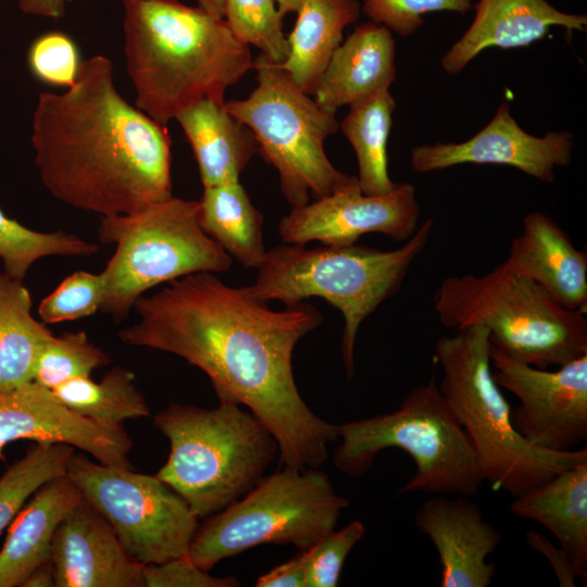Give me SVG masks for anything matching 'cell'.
Returning <instances> with one entry per match:
<instances>
[{"instance_id": "cell-33", "label": "cell", "mask_w": 587, "mask_h": 587, "mask_svg": "<svg viewBox=\"0 0 587 587\" xmlns=\"http://www.w3.org/2000/svg\"><path fill=\"white\" fill-rule=\"evenodd\" d=\"M110 361V357L92 344L85 332L53 336L38 359L33 382L52 390L73 378L90 376Z\"/></svg>"}, {"instance_id": "cell-13", "label": "cell", "mask_w": 587, "mask_h": 587, "mask_svg": "<svg viewBox=\"0 0 587 587\" xmlns=\"http://www.w3.org/2000/svg\"><path fill=\"white\" fill-rule=\"evenodd\" d=\"M495 382L520 403L511 409L516 430L532 445L569 451L587 439V354L555 371L520 362L490 345Z\"/></svg>"}, {"instance_id": "cell-31", "label": "cell", "mask_w": 587, "mask_h": 587, "mask_svg": "<svg viewBox=\"0 0 587 587\" xmlns=\"http://www.w3.org/2000/svg\"><path fill=\"white\" fill-rule=\"evenodd\" d=\"M74 448L64 444L34 445L0 476V534L43 484L66 474Z\"/></svg>"}, {"instance_id": "cell-10", "label": "cell", "mask_w": 587, "mask_h": 587, "mask_svg": "<svg viewBox=\"0 0 587 587\" xmlns=\"http://www.w3.org/2000/svg\"><path fill=\"white\" fill-rule=\"evenodd\" d=\"M348 505L319 467H279L239 500L205 517L187 555L209 572L221 560L263 544L304 551L335 529Z\"/></svg>"}, {"instance_id": "cell-28", "label": "cell", "mask_w": 587, "mask_h": 587, "mask_svg": "<svg viewBox=\"0 0 587 587\" xmlns=\"http://www.w3.org/2000/svg\"><path fill=\"white\" fill-rule=\"evenodd\" d=\"M395 108L389 89L380 90L350 104L349 112L339 124L355 152L357 178L365 195H385L397 186L390 179L387 166V142Z\"/></svg>"}, {"instance_id": "cell-8", "label": "cell", "mask_w": 587, "mask_h": 587, "mask_svg": "<svg viewBox=\"0 0 587 587\" xmlns=\"http://www.w3.org/2000/svg\"><path fill=\"white\" fill-rule=\"evenodd\" d=\"M340 445L334 465L344 474L360 476L385 449L411 455L413 476L398 494L475 496L484 483L473 447L441 395L435 379L412 389L399 408L336 425Z\"/></svg>"}, {"instance_id": "cell-1", "label": "cell", "mask_w": 587, "mask_h": 587, "mask_svg": "<svg viewBox=\"0 0 587 587\" xmlns=\"http://www.w3.org/2000/svg\"><path fill=\"white\" fill-rule=\"evenodd\" d=\"M134 309L138 322L123 328L129 346L168 352L199 367L218 401L250 410L274 435L279 466L320 467L336 425L303 401L292 372L297 342L323 321L303 301L275 311L254 298L248 286L230 287L211 272L174 279Z\"/></svg>"}, {"instance_id": "cell-2", "label": "cell", "mask_w": 587, "mask_h": 587, "mask_svg": "<svg viewBox=\"0 0 587 587\" xmlns=\"http://www.w3.org/2000/svg\"><path fill=\"white\" fill-rule=\"evenodd\" d=\"M32 143L42 184L75 209L118 215L172 197L166 126L121 96L103 55L82 62L66 91L39 95Z\"/></svg>"}, {"instance_id": "cell-26", "label": "cell", "mask_w": 587, "mask_h": 587, "mask_svg": "<svg viewBox=\"0 0 587 587\" xmlns=\"http://www.w3.org/2000/svg\"><path fill=\"white\" fill-rule=\"evenodd\" d=\"M197 204L202 230L232 259L247 268H258L266 253L263 216L240 182L203 187Z\"/></svg>"}, {"instance_id": "cell-11", "label": "cell", "mask_w": 587, "mask_h": 587, "mask_svg": "<svg viewBox=\"0 0 587 587\" xmlns=\"http://www.w3.org/2000/svg\"><path fill=\"white\" fill-rule=\"evenodd\" d=\"M257 87L245 99L225 101V109L254 135L259 153L279 175L285 199L299 207L341 187L349 175L327 158L325 140L339 123L263 53L253 60Z\"/></svg>"}, {"instance_id": "cell-27", "label": "cell", "mask_w": 587, "mask_h": 587, "mask_svg": "<svg viewBox=\"0 0 587 587\" xmlns=\"http://www.w3.org/2000/svg\"><path fill=\"white\" fill-rule=\"evenodd\" d=\"M30 310L23 282L0 273V391L33 382L38 359L53 337Z\"/></svg>"}, {"instance_id": "cell-17", "label": "cell", "mask_w": 587, "mask_h": 587, "mask_svg": "<svg viewBox=\"0 0 587 587\" xmlns=\"http://www.w3.org/2000/svg\"><path fill=\"white\" fill-rule=\"evenodd\" d=\"M50 559L57 587H145L143 565L84 499L59 524Z\"/></svg>"}, {"instance_id": "cell-36", "label": "cell", "mask_w": 587, "mask_h": 587, "mask_svg": "<svg viewBox=\"0 0 587 587\" xmlns=\"http://www.w3.org/2000/svg\"><path fill=\"white\" fill-rule=\"evenodd\" d=\"M472 8L473 0H363L361 7L372 22L402 37L411 36L424 24V14L440 11L466 14Z\"/></svg>"}, {"instance_id": "cell-44", "label": "cell", "mask_w": 587, "mask_h": 587, "mask_svg": "<svg viewBox=\"0 0 587 587\" xmlns=\"http://www.w3.org/2000/svg\"><path fill=\"white\" fill-rule=\"evenodd\" d=\"M305 0H274L279 13L285 16L289 13H298Z\"/></svg>"}, {"instance_id": "cell-20", "label": "cell", "mask_w": 587, "mask_h": 587, "mask_svg": "<svg viewBox=\"0 0 587 587\" xmlns=\"http://www.w3.org/2000/svg\"><path fill=\"white\" fill-rule=\"evenodd\" d=\"M520 274L541 286L561 307L587 312V253L549 215L530 212L507 258Z\"/></svg>"}, {"instance_id": "cell-43", "label": "cell", "mask_w": 587, "mask_h": 587, "mask_svg": "<svg viewBox=\"0 0 587 587\" xmlns=\"http://www.w3.org/2000/svg\"><path fill=\"white\" fill-rule=\"evenodd\" d=\"M199 7L204 9L210 14L223 18L225 0H197Z\"/></svg>"}, {"instance_id": "cell-7", "label": "cell", "mask_w": 587, "mask_h": 587, "mask_svg": "<svg viewBox=\"0 0 587 587\" xmlns=\"http://www.w3.org/2000/svg\"><path fill=\"white\" fill-rule=\"evenodd\" d=\"M434 308L447 328L484 326L494 348L539 369L587 354L586 314L561 307L507 259L480 275L446 277Z\"/></svg>"}, {"instance_id": "cell-3", "label": "cell", "mask_w": 587, "mask_h": 587, "mask_svg": "<svg viewBox=\"0 0 587 587\" xmlns=\"http://www.w3.org/2000/svg\"><path fill=\"white\" fill-rule=\"evenodd\" d=\"M126 68L136 107L167 123L189 107L224 103L230 86L253 68L249 47L224 18L178 0H121Z\"/></svg>"}, {"instance_id": "cell-18", "label": "cell", "mask_w": 587, "mask_h": 587, "mask_svg": "<svg viewBox=\"0 0 587 587\" xmlns=\"http://www.w3.org/2000/svg\"><path fill=\"white\" fill-rule=\"evenodd\" d=\"M415 524L436 548L441 587H488L496 573L487 559L501 542L500 533L470 497L437 496L415 512Z\"/></svg>"}, {"instance_id": "cell-41", "label": "cell", "mask_w": 587, "mask_h": 587, "mask_svg": "<svg viewBox=\"0 0 587 587\" xmlns=\"http://www.w3.org/2000/svg\"><path fill=\"white\" fill-rule=\"evenodd\" d=\"M20 9L32 15L58 20L63 16L66 0H15Z\"/></svg>"}, {"instance_id": "cell-22", "label": "cell", "mask_w": 587, "mask_h": 587, "mask_svg": "<svg viewBox=\"0 0 587 587\" xmlns=\"http://www.w3.org/2000/svg\"><path fill=\"white\" fill-rule=\"evenodd\" d=\"M82 500L66 474L34 492L9 525L0 550V587H22L33 570L50 559L59 524Z\"/></svg>"}, {"instance_id": "cell-34", "label": "cell", "mask_w": 587, "mask_h": 587, "mask_svg": "<svg viewBox=\"0 0 587 587\" xmlns=\"http://www.w3.org/2000/svg\"><path fill=\"white\" fill-rule=\"evenodd\" d=\"M102 299L100 274L77 271L41 300L38 314L48 324L75 321L95 314L100 310Z\"/></svg>"}, {"instance_id": "cell-42", "label": "cell", "mask_w": 587, "mask_h": 587, "mask_svg": "<svg viewBox=\"0 0 587 587\" xmlns=\"http://www.w3.org/2000/svg\"><path fill=\"white\" fill-rule=\"evenodd\" d=\"M55 586L54 567L51 559L36 566L25 579L22 587H53Z\"/></svg>"}, {"instance_id": "cell-24", "label": "cell", "mask_w": 587, "mask_h": 587, "mask_svg": "<svg viewBox=\"0 0 587 587\" xmlns=\"http://www.w3.org/2000/svg\"><path fill=\"white\" fill-rule=\"evenodd\" d=\"M224 103L202 100L175 118L193 151L203 187L240 182L259 153L253 133Z\"/></svg>"}, {"instance_id": "cell-21", "label": "cell", "mask_w": 587, "mask_h": 587, "mask_svg": "<svg viewBox=\"0 0 587 587\" xmlns=\"http://www.w3.org/2000/svg\"><path fill=\"white\" fill-rule=\"evenodd\" d=\"M395 57L396 43L387 27L374 22L359 25L332 54L314 100L336 113L342 105L389 89L396 78Z\"/></svg>"}, {"instance_id": "cell-37", "label": "cell", "mask_w": 587, "mask_h": 587, "mask_svg": "<svg viewBox=\"0 0 587 587\" xmlns=\"http://www.w3.org/2000/svg\"><path fill=\"white\" fill-rule=\"evenodd\" d=\"M28 63L40 80L65 87L75 83L80 65L74 41L59 32L45 34L33 42Z\"/></svg>"}, {"instance_id": "cell-16", "label": "cell", "mask_w": 587, "mask_h": 587, "mask_svg": "<svg viewBox=\"0 0 587 587\" xmlns=\"http://www.w3.org/2000/svg\"><path fill=\"white\" fill-rule=\"evenodd\" d=\"M573 135L549 132L542 137L526 133L503 101L490 122L466 141L436 142L412 149L410 165L416 173H428L450 166L498 164L517 168L544 183L554 182V170L572 160Z\"/></svg>"}, {"instance_id": "cell-39", "label": "cell", "mask_w": 587, "mask_h": 587, "mask_svg": "<svg viewBox=\"0 0 587 587\" xmlns=\"http://www.w3.org/2000/svg\"><path fill=\"white\" fill-rule=\"evenodd\" d=\"M526 541L533 549L542 553L550 561L558 577L559 586H575L574 579L578 577L577 573L569 557L560 547L555 548L549 539L536 530H528L526 533Z\"/></svg>"}, {"instance_id": "cell-5", "label": "cell", "mask_w": 587, "mask_h": 587, "mask_svg": "<svg viewBox=\"0 0 587 587\" xmlns=\"http://www.w3.org/2000/svg\"><path fill=\"white\" fill-rule=\"evenodd\" d=\"M433 218L395 250L350 245L308 249L301 245L266 250L257 268L251 295L260 301L278 300L286 307L320 297L338 309L345 321L341 357L346 375H354V346L362 322L395 295L412 263L428 243Z\"/></svg>"}, {"instance_id": "cell-12", "label": "cell", "mask_w": 587, "mask_h": 587, "mask_svg": "<svg viewBox=\"0 0 587 587\" xmlns=\"http://www.w3.org/2000/svg\"><path fill=\"white\" fill-rule=\"evenodd\" d=\"M66 475L140 564H160L187 554L199 519L155 475L105 465L75 452Z\"/></svg>"}, {"instance_id": "cell-15", "label": "cell", "mask_w": 587, "mask_h": 587, "mask_svg": "<svg viewBox=\"0 0 587 587\" xmlns=\"http://www.w3.org/2000/svg\"><path fill=\"white\" fill-rule=\"evenodd\" d=\"M18 439L68 445L102 464L132 469L128 454L133 441L123 425L86 419L35 382L0 391V461L5 460V446Z\"/></svg>"}, {"instance_id": "cell-6", "label": "cell", "mask_w": 587, "mask_h": 587, "mask_svg": "<svg viewBox=\"0 0 587 587\" xmlns=\"http://www.w3.org/2000/svg\"><path fill=\"white\" fill-rule=\"evenodd\" d=\"M153 425L171 447L155 476L198 519L243 497L279 454L272 432L253 413L229 401L212 409L172 403L153 416Z\"/></svg>"}, {"instance_id": "cell-38", "label": "cell", "mask_w": 587, "mask_h": 587, "mask_svg": "<svg viewBox=\"0 0 587 587\" xmlns=\"http://www.w3.org/2000/svg\"><path fill=\"white\" fill-rule=\"evenodd\" d=\"M145 587H235L234 577H214L197 566L188 555L142 567Z\"/></svg>"}, {"instance_id": "cell-40", "label": "cell", "mask_w": 587, "mask_h": 587, "mask_svg": "<svg viewBox=\"0 0 587 587\" xmlns=\"http://www.w3.org/2000/svg\"><path fill=\"white\" fill-rule=\"evenodd\" d=\"M305 558L301 551L296 558L260 576L257 587H305Z\"/></svg>"}, {"instance_id": "cell-35", "label": "cell", "mask_w": 587, "mask_h": 587, "mask_svg": "<svg viewBox=\"0 0 587 587\" xmlns=\"http://www.w3.org/2000/svg\"><path fill=\"white\" fill-rule=\"evenodd\" d=\"M364 534V524L351 521L340 530L327 533L302 551L305 558V587H336L349 552Z\"/></svg>"}, {"instance_id": "cell-23", "label": "cell", "mask_w": 587, "mask_h": 587, "mask_svg": "<svg viewBox=\"0 0 587 587\" xmlns=\"http://www.w3.org/2000/svg\"><path fill=\"white\" fill-rule=\"evenodd\" d=\"M519 517L536 521L558 540L577 576L587 577V462L563 470L510 504Z\"/></svg>"}, {"instance_id": "cell-9", "label": "cell", "mask_w": 587, "mask_h": 587, "mask_svg": "<svg viewBox=\"0 0 587 587\" xmlns=\"http://www.w3.org/2000/svg\"><path fill=\"white\" fill-rule=\"evenodd\" d=\"M197 201L170 197L100 217L98 238L115 245L100 273V311L120 322L147 290L188 274L225 272L233 259L200 227Z\"/></svg>"}, {"instance_id": "cell-4", "label": "cell", "mask_w": 587, "mask_h": 587, "mask_svg": "<svg viewBox=\"0 0 587 587\" xmlns=\"http://www.w3.org/2000/svg\"><path fill=\"white\" fill-rule=\"evenodd\" d=\"M489 335L475 325L437 340L434 359L442 372L438 387L473 447L484 482L515 498L587 462V448L552 451L532 445L516 430L512 408L492 377Z\"/></svg>"}, {"instance_id": "cell-19", "label": "cell", "mask_w": 587, "mask_h": 587, "mask_svg": "<svg viewBox=\"0 0 587 587\" xmlns=\"http://www.w3.org/2000/svg\"><path fill=\"white\" fill-rule=\"evenodd\" d=\"M552 26L584 32L587 16L564 13L546 0H479L471 26L442 55L440 65L455 75L483 50L528 47Z\"/></svg>"}, {"instance_id": "cell-32", "label": "cell", "mask_w": 587, "mask_h": 587, "mask_svg": "<svg viewBox=\"0 0 587 587\" xmlns=\"http://www.w3.org/2000/svg\"><path fill=\"white\" fill-rule=\"evenodd\" d=\"M223 18L240 42L260 49L272 62L283 64L288 58L284 16L274 0H225Z\"/></svg>"}, {"instance_id": "cell-14", "label": "cell", "mask_w": 587, "mask_h": 587, "mask_svg": "<svg viewBox=\"0 0 587 587\" xmlns=\"http://www.w3.org/2000/svg\"><path fill=\"white\" fill-rule=\"evenodd\" d=\"M420 204L412 184L402 183L388 193L362 192L357 176L328 196L311 203L292 207L278 223L282 240L305 246H350L363 235L383 234L396 241H407L417 229Z\"/></svg>"}, {"instance_id": "cell-25", "label": "cell", "mask_w": 587, "mask_h": 587, "mask_svg": "<svg viewBox=\"0 0 587 587\" xmlns=\"http://www.w3.org/2000/svg\"><path fill=\"white\" fill-rule=\"evenodd\" d=\"M358 0H305L288 36L289 55L279 64L307 93L313 95L344 29L358 21Z\"/></svg>"}, {"instance_id": "cell-30", "label": "cell", "mask_w": 587, "mask_h": 587, "mask_svg": "<svg viewBox=\"0 0 587 587\" xmlns=\"http://www.w3.org/2000/svg\"><path fill=\"white\" fill-rule=\"evenodd\" d=\"M98 251L96 243L64 230L29 229L0 209V260L4 273L15 279L23 282L32 265L45 257H88Z\"/></svg>"}, {"instance_id": "cell-29", "label": "cell", "mask_w": 587, "mask_h": 587, "mask_svg": "<svg viewBox=\"0 0 587 587\" xmlns=\"http://www.w3.org/2000/svg\"><path fill=\"white\" fill-rule=\"evenodd\" d=\"M50 391L70 410L104 425L122 426L127 420L150 415L135 374L121 366L112 367L100 382L77 377Z\"/></svg>"}]
</instances>
